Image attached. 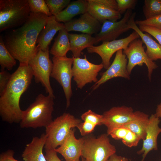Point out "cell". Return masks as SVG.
Listing matches in <instances>:
<instances>
[{"mask_svg": "<svg viewBox=\"0 0 161 161\" xmlns=\"http://www.w3.org/2000/svg\"><path fill=\"white\" fill-rule=\"evenodd\" d=\"M31 12L41 13L47 16H52L49 8L44 0H28Z\"/></svg>", "mask_w": 161, "mask_h": 161, "instance_id": "83f0119b", "label": "cell"}, {"mask_svg": "<svg viewBox=\"0 0 161 161\" xmlns=\"http://www.w3.org/2000/svg\"><path fill=\"white\" fill-rule=\"evenodd\" d=\"M103 125L107 128V134L109 135L114 129L122 126L132 120L134 116L132 108L124 106L113 107L104 112Z\"/></svg>", "mask_w": 161, "mask_h": 161, "instance_id": "4fadbf2b", "label": "cell"}, {"mask_svg": "<svg viewBox=\"0 0 161 161\" xmlns=\"http://www.w3.org/2000/svg\"><path fill=\"white\" fill-rule=\"evenodd\" d=\"M149 118L148 114L140 111H136L134 112V118L122 126L127 128L135 133L141 140H143L146 136Z\"/></svg>", "mask_w": 161, "mask_h": 161, "instance_id": "cb8c5ba5", "label": "cell"}, {"mask_svg": "<svg viewBox=\"0 0 161 161\" xmlns=\"http://www.w3.org/2000/svg\"><path fill=\"white\" fill-rule=\"evenodd\" d=\"M145 19L161 15V0H145L143 8Z\"/></svg>", "mask_w": 161, "mask_h": 161, "instance_id": "4316f807", "label": "cell"}, {"mask_svg": "<svg viewBox=\"0 0 161 161\" xmlns=\"http://www.w3.org/2000/svg\"><path fill=\"white\" fill-rule=\"evenodd\" d=\"M160 118L154 114H152L149 118V121L146 130V135L141 149L137 153L142 154L141 161H144L146 155L151 151L158 149L157 139L161 132V128L159 126Z\"/></svg>", "mask_w": 161, "mask_h": 161, "instance_id": "e0dca14e", "label": "cell"}, {"mask_svg": "<svg viewBox=\"0 0 161 161\" xmlns=\"http://www.w3.org/2000/svg\"><path fill=\"white\" fill-rule=\"evenodd\" d=\"M136 13H132L128 23L129 29H132L139 34L143 43L146 47L145 52L148 58L152 61L161 59V46L156 42L151 37V35L142 32L135 24L134 18Z\"/></svg>", "mask_w": 161, "mask_h": 161, "instance_id": "ac0fdd59", "label": "cell"}, {"mask_svg": "<svg viewBox=\"0 0 161 161\" xmlns=\"http://www.w3.org/2000/svg\"><path fill=\"white\" fill-rule=\"evenodd\" d=\"M129 130L123 126L114 129L110 133L109 135L116 140H122L128 133Z\"/></svg>", "mask_w": 161, "mask_h": 161, "instance_id": "8d00e7d4", "label": "cell"}, {"mask_svg": "<svg viewBox=\"0 0 161 161\" xmlns=\"http://www.w3.org/2000/svg\"><path fill=\"white\" fill-rule=\"evenodd\" d=\"M140 140L137 135L129 130L127 134L121 140L125 145L131 148L137 146Z\"/></svg>", "mask_w": 161, "mask_h": 161, "instance_id": "d6a6232c", "label": "cell"}, {"mask_svg": "<svg viewBox=\"0 0 161 161\" xmlns=\"http://www.w3.org/2000/svg\"><path fill=\"white\" fill-rule=\"evenodd\" d=\"M52 15L56 16L66 7L71 2L70 0H45Z\"/></svg>", "mask_w": 161, "mask_h": 161, "instance_id": "f1b7e54d", "label": "cell"}, {"mask_svg": "<svg viewBox=\"0 0 161 161\" xmlns=\"http://www.w3.org/2000/svg\"><path fill=\"white\" fill-rule=\"evenodd\" d=\"M81 120L89 122L95 126L103 125V115L97 114L89 109L83 113L81 116Z\"/></svg>", "mask_w": 161, "mask_h": 161, "instance_id": "f546056e", "label": "cell"}, {"mask_svg": "<svg viewBox=\"0 0 161 161\" xmlns=\"http://www.w3.org/2000/svg\"><path fill=\"white\" fill-rule=\"evenodd\" d=\"M46 141L45 133L40 137H33L31 142L26 145L22 157L25 161H47L43 153Z\"/></svg>", "mask_w": 161, "mask_h": 161, "instance_id": "ffe728a7", "label": "cell"}, {"mask_svg": "<svg viewBox=\"0 0 161 161\" xmlns=\"http://www.w3.org/2000/svg\"><path fill=\"white\" fill-rule=\"evenodd\" d=\"M11 74L5 69H1L0 72V95L6 87Z\"/></svg>", "mask_w": 161, "mask_h": 161, "instance_id": "d590c367", "label": "cell"}, {"mask_svg": "<svg viewBox=\"0 0 161 161\" xmlns=\"http://www.w3.org/2000/svg\"><path fill=\"white\" fill-rule=\"evenodd\" d=\"M33 77L31 69L27 64H19L11 74L6 87L0 95V115L3 121L10 124L20 123L23 112L20 106V98Z\"/></svg>", "mask_w": 161, "mask_h": 161, "instance_id": "7a4b0ae2", "label": "cell"}, {"mask_svg": "<svg viewBox=\"0 0 161 161\" xmlns=\"http://www.w3.org/2000/svg\"><path fill=\"white\" fill-rule=\"evenodd\" d=\"M96 2L110 8L118 11L116 0H94Z\"/></svg>", "mask_w": 161, "mask_h": 161, "instance_id": "f35d334b", "label": "cell"}, {"mask_svg": "<svg viewBox=\"0 0 161 161\" xmlns=\"http://www.w3.org/2000/svg\"><path fill=\"white\" fill-rule=\"evenodd\" d=\"M140 38L138 33L134 31L125 38L103 42L99 46H92L86 49L89 53H96L102 59L103 67L107 69L110 65V59L115 52L120 49H125L132 41Z\"/></svg>", "mask_w": 161, "mask_h": 161, "instance_id": "8fae6325", "label": "cell"}, {"mask_svg": "<svg viewBox=\"0 0 161 161\" xmlns=\"http://www.w3.org/2000/svg\"><path fill=\"white\" fill-rule=\"evenodd\" d=\"M72 57L73 77L78 88L81 89L86 84L95 83L98 81V73L104 68L102 63L98 64L92 63L87 59L86 55L84 58Z\"/></svg>", "mask_w": 161, "mask_h": 161, "instance_id": "9c48e42d", "label": "cell"}, {"mask_svg": "<svg viewBox=\"0 0 161 161\" xmlns=\"http://www.w3.org/2000/svg\"><path fill=\"white\" fill-rule=\"evenodd\" d=\"M139 28L142 32H147L154 37L161 46V29L147 26H139Z\"/></svg>", "mask_w": 161, "mask_h": 161, "instance_id": "836d02e7", "label": "cell"}, {"mask_svg": "<svg viewBox=\"0 0 161 161\" xmlns=\"http://www.w3.org/2000/svg\"><path fill=\"white\" fill-rule=\"evenodd\" d=\"M9 51L4 44L2 36L0 37V64L1 69L10 70L16 64V61Z\"/></svg>", "mask_w": 161, "mask_h": 161, "instance_id": "484cf974", "label": "cell"}, {"mask_svg": "<svg viewBox=\"0 0 161 161\" xmlns=\"http://www.w3.org/2000/svg\"><path fill=\"white\" fill-rule=\"evenodd\" d=\"M135 24L139 26H147L161 29V15L151 18L136 20Z\"/></svg>", "mask_w": 161, "mask_h": 161, "instance_id": "1f68e13d", "label": "cell"}, {"mask_svg": "<svg viewBox=\"0 0 161 161\" xmlns=\"http://www.w3.org/2000/svg\"><path fill=\"white\" fill-rule=\"evenodd\" d=\"M69 33L65 28L59 31L50 51L54 56H66L67 52L70 50Z\"/></svg>", "mask_w": 161, "mask_h": 161, "instance_id": "d4e9b609", "label": "cell"}, {"mask_svg": "<svg viewBox=\"0 0 161 161\" xmlns=\"http://www.w3.org/2000/svg\"><path fill=\"white\" fill-rule=\"evenodd\" d=\"M87 12L100 23L106 21H117L121 14L115 10L97 3L94 0H87Z\"/></svg>", "mask_w": 161, "mask_h": 161, "instance_id": "44dd1931", "label": "cell"}, {"mask_svg": "<svg viewBox=\"0 0 161 161\" xmlns=\"http://www.w3.org/2000/svg\"><path fill=\"white\" fill-rule=\"evenodd\" d=\"M82 120L69 113H64L58 117L46 128L45 150H55L64 141L70 131L77 127Z\"/></svg>", "mask_w": 161, "mask_h": 161, "instance_id": "5b68a950", "label": "cell"}, {"mask_svg": "<svg viewBox=\"0 0 161 161\" xmlns=\"http://www.w3.org/2000/svg\"><path fill=\"white\" fill-rule=\"evenodd\" d=\"M70 51L75 58L80 57L82 51L96 44L95 37L86 34L69 33Z\"/></svg>", "mask_w": 161, "mask_h": 161, "instance_id": "7402d4cb", "label": "cell"}, {"mask_svg": "<svg viewBox=\"0 0 161 161\" xmlns=\"http://www.w3.org/2000/svg\"><path fill=\"white\" fill-rule=\"evenodd\" d=\"M28 65L31 69L35 82L40 83L47 93L55 98L50 82L53 63L49 57V49L44 51L38 48L36 54L29 62Z\"/></svg>", "mask_w": 161, "mask_h": 161, "instance_id": "52a82bcc", "label": "cell"}, {"mask_svg": "<svg viewBox=\"0 0 161 161\" xmlns=\"http://www.w3.org/2000/svg\"><path fill=\"white\" fill-rule=\"evenodd\" d=\"M52 60L53 67L50 77L55 79L62 87L66 99V107L68 108L72 95L71 81L73 77V58L66 56H53Z\"/></svg>", "mask_w": 161, "mask_h": 161, "instance_id": "ba28073f", "label": "cell"}, {"mask_svg": "<svg viewBox=\"0 0 161 161\" xmlns=\"http://www.w3.org/2000/svg\"><path fill=\"white\" fill-rule=\"evenodd\" d=\"M51 96L41 94L34 101L23 111L20 122L21 128H46L53 120L54 99Z\"/></svg>", "mask_w": 161, "mask_h": 161, "instance_id": "3957f363", "label": "cell"}, {"mask_svg": "<svg viewBox=\"0 0 161 161\" xmlns=\"http://www.w3.org/2000/svg\"><path fill=\"white\" fill-rule=\"evenodd\" d=\"M45 157L47 161H61L55 150H45Z\"/></svg>", "mask_w": 161, "mask_h": 161, "instance_id": "ab89813d", "label": "cell"}, {"mask_svg": "<svg viewBox=\"0 0 161 161\" xmlns=\"http://www.w3.org/2000/svg\"><path fill=\"white\" fill-rule=\"evenodd\" d=\"M100 23L87 12L78 18L72 19L64 24L65 28L68 32L78 31L92 35L100 32L102 27Z\"/></svg>", "mask_w": 161, "mask_h": 161, "instance_id": "2e32d148", "label": "cell"}, {"mask_svg": "<svg viewBox=\"0 0 161 161\" xmlns=\"http://www.w3.org/2000/svg\"><path fill=\"white\" fill-rule=\"evenodd\" d=\"M118 11L122 14L128 10L134 9L138 1L137 0H116Z\"/></svg>", "mask_w": 161, "mask_h": 161, "instance_id": "4dcf8cb0", "label": "cell"}, {"mask_svg": "<svg viewBox=\"0 0 161 161\" xmlns=\"http://www.w3.org/2000/svg\"><path fill=\"white\" fill-rule=\"evenodd\" d=\"M108 135L103 134L96 138L86 136L81 151V157L85 161H106L116 151L112 144Z\"/></svg>", "mask_w": 161, "mask_h": 161, "instance_id": "8992f818", "label": "cell"}, {"mask_svg": "<svg viewBox=\"0 0 161 161\" xmlns=\"http://www.w3.org/2000/svg\"><path fill=\"white\" fill-rule=\"evenodd\" d=\"M132 14V10H128L120 21H106L103 22L100 31L95 37L96 44L116 40L121 35L130 30L128 23Z\"/></svg>", "mask_w": 161, "mask_h": 161, "instance_id": "7c38bea8", "label": "cell"}, {"mask_svg": "<svg viewBox=\"0 0 161 161\" xmlns=\"http://www.w3.org/2000/svg\"><path fill=\"white\" fill-rule=\"evenodd\" d=\"M155 114L161 120V103L157 106Z\"/></svg>", "mask_w": 161, "mask_h": 161, "instance_id": "b9f144b4", "label": "cell"}, {"mask_svg": "<svg viewBox=\"0 0 161 161\" xmlns=\"http://www.w3.org/2000/svg\"><path fill=\"white\" fill-rule=\"evenodd\" d=\"M14 153L12 149L2 153L0 155V161H19L14 158Z\"/></svg>", "mask_w": 161, "mask_h": 161, "instance_id": "74e56055", "label": "cell"}, {"mask_svg": "<svg viewBox=\"0 0 161 161\" xmlns=\"http://www.w3.org/2000/svg\"><path fill=\"white\" fill-rule=\"evenodd\" d=\"M75 132V130L72 129L62 144L55 149L63 156L65 161H80L84 137L77 139Z\"/></svg>", "mask_w": 161, "mask_h": 161, "instance_id": "9a60e30c", "label": "cell"}, {"mask_svg": "<svg viewBox=\"0 0 161 161\" xmlns=\"http://www.w3.org/2000/svg\"><path fill=\"white\" fill-rule=\"evenodd\" d=\"M143 44V42L141 39H135L123 50V53L128 60L127 68L129 73L131 74L135 66L137 65L142 66L144 64L147 68L148 76L151 80L153 72L157 68L158 66L148 58L145 51Z\"/></svg>", "mask_w": 161, "mask_h": 161, "instance_id": "30bf717a", "label": "cell"}, {"mask_svg": "<svg viewBox=\"0 0 161 161\" xmlns=\"http://www.w3.org/2000/svg\"><path fill=\"white\" fill-rule=\"evenodd\" d=\"M96 126L94 124L87 121H83L80 123L77 128L79 129L81 135L86 136L92 133Z\"/></svg>", "mask_w": 161, "mask_h": 161, "instance_id": "e575fe53", "label": "cell"}, {"mask_svg": "<svg viewBox=\"0 0 161 161\" xmlns=\"http://www.w3.org/2000/svg\"><path fill=\"white\" fill-rule=\"evenodd\" d=\"M128 61L123 49L116 52L115 58L106 71L102 73L100 78L92 86L93 90L98 88L101 84L109 80L116 77L130 79V74L127 70Z\"/></svg>", "mask_w": 161, "mask_h": 161, "instance_id": "5bb4252c", "label": "cell"}, {"mask_svg": "<svg viewBox=\"0 0 161 161\" xmlns=\"http://www.w3.org/2000/svg\"><path fill=\"white\" fill-rule=\"evenodd\" d=\"M30 13L28 0H0V32L21 26Z\"/></svg>", "mask_w": 161, "mask_h": 161, "instance_id": "277c9868", "label": "cell"}, {"mask_svg": "<svg viewBox=\"0 0 161 161\" xmlns=\"http://www.w3.org/2000/svg\"><path fill=\"white\" fill-rule=\"evenodd\" d=\"M81 161H85V160L84 158L82 157H81Z\"/></svg>", "mask_w": 161, "mask_h": 161, "instance_id": "7bdbcfd3", "label": "cell"}, {"mask_svg": "<svg viewBox=\"0 0 161 161\" xmlns=\"http://www.w3.org/2000/svg\"><path fill=\"white\" fill-rule=\"evenodd\" d=\"M49 17L41 13L31 12L24 24L12 30L3 39L9 51L19 64L28 65L36 54L38 38Z\"/></svg>", "mask_w": 161, "mask_h": 161, "instance_id": "6da1fadb", "label": "cell"}, {"mask_svg": "<svg viewBox=\"0 0 161 161\" xmlns=\"http://www.w3.org/2000/svg\"><path fill=\"white\" fill-rule=\"evenodd\" d=\"M87 0H78L71 2L62 12L55 16L56 20L64 23L72 19L76 16L87 12Z\"/></svg>", "mask_w": 161, "mask_h": 161, "instance_id": "603a6c76", "label": "cell"}, {"mask_svg": "<svg viewBox=\"0 0 161 161\" xmlns=\"http://www.w3.org/2000/svg\"><path fill=\"white\" fill-rule=\"evenodd\" d=\"M65 28L64 23L57 21L55 16L49 17L46 24L40 32L37 40V46L43 51L49 49V46L56 33Z\"/></svg>", "mask_w": 161, "mask_h": 161, "instance_id": "d6986e66", "label": "cell"}, {"mask_svg": "<svg viewBox=\"0 0 161 161\" xmlns=\"http://www.w3.org/2000/svg\"><path fill=\"white\" fill-rule=\"evenodd\" d=\"M106 161H129L127 158L118 156L116 154L112 155Z\"/></svg>", "mask_w": 161, "mask_h": 161, "instance_id": "60d3db41", "label": "cell"}]
</instances>
